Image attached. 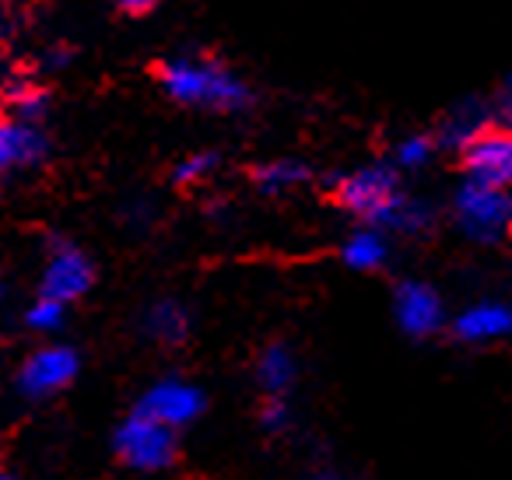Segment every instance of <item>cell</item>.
I'll use <instances>...</instances> for the list:
<instances>
[{
  "mask_svg": "<svg viewBox=\"0 0 512 480\" xmlns=\"http://www.w3.org/2000/svg\"><path fill=\"white\" fill-rule=\"evenodd\" d=\"M397 172V165H365V169L344 172L334 183L337 207L383 232L418 235L421 228L432 225V207L407 197Z\"/></svg>",
  "mask_w": 512,
  "mask_h": 480,
  "instance_id": "6da1fadb",
  "label": "cell"
},
{
  "mask_svg": "<svg viewBox=\"0 0 512 480\" xmlns=\"http://www.w3.org/2000/svg\"><path fill=\"white\" fill-rule=\"evenodd\" d=\"M158 81L183 106L221 109V113H235V109L249 106V88L228 67L214 64V60H169L158 71Z\"/></svg>",
  "mask_w": 512,
  "mask_h": 480,
  "instance_id": "7a4b0ae2",
  "label": "cell"
},
{
  "mask_svg": "<svg viewBox=\"0 0 512 480\" xmlns=\"http://www.w3.org/2000/svg\"><path fill=\"white\" fill-rule=\"evenodd\" d=\"M453 218L474 242H498L512 232V190L463 179L453 197Z\"/></svg>",
  "mask_w": 512,
  "mask_h": 480,
  "instance_id": "3957f363",
  "label": "cell"
},
{
  "mask_svg": "<svg viewBox=\"0 0 512 480\" xmlns=\"http://www.w3.org/2000/svg\"><path fill=\"white\" fill-rule=\"evenodd\" d=\"M116 456L134 470H165L176 459V428L137 410L116 428Z\"/></svg>",
  "mask_w": 512,
  "mask_h": 480,
  "instance_id": "277c9868",
  "label": "cell"
},
{
  "mask_svg": "<svg viewBox=\"0 0 512 480\" xmlns=\"http://www.w3.org/2000/svg\"><path fill=\"white\" fill-rule=\"evenodd\" d=\"M460 162L463 176L474 183L512 190V127H505V123L484 127L474 141L460 148Z\"/></svg>",
  "mask_w": 512,
  "mask_h": 480,
  "instance_id": "5b68a950",
  "label": "cell"
},
{
  "mask_svg": "<svg viewBox=\"0 0 512 480\" xmlns=\"http://www.w3.org/2000/svg\"><path fill=\"white\" fill-rule=\"evenodd\" d=\"M393 316L407 337H432L446 323L442 295L425 281H400L393 288Z\"/></svg>",
  "mask_w": 512,
  "mask_h": 480,
  "instance_id": "8992f818",
  "label": "cell"
},
{
  "mask_svg": "<svg viewBox=\"0 0 512 480\" xmlns=\"http://www.w3.org/2000/svg\"><path fill=\"white\" fill-rule=\"evenodd\" d=\"M78 375V354L71 347H43L18 372V389L32 400H43L67 389Z\"/></svg>",
  "mask_w": 512,
  "mask_h": 480,
  "instance_id": "52a82bcc",
  "label": "cell"
},
{
  "mask_svg": "<svg viewBox=\"0 0 512 480\" xmlns=\"http://www.w3.org/2000/svg\"><path fill=\"white\" fill-rule=\"evenodd\" d=\"M137 410L155 417V421L169 424V428H183V424L200 417V410H204V393L186 379H162L158 386H151L148 393L141 396Z\"/></svg>",
  "mask_w": 512,
  "mask_h": 480,
  "instance_id": "ba28073f",
  "label": "cell"
},
{
  "mask_svg": "<svg viewBox=\"0 0 512 480\" xmlns=\"http://www.w3.org/2000/svg\"><path fill=\"white\" fill-rule=\"evenodd\" d=\"M95 281V267L81 249L67 246H53V256L46 263V274H43V295L57 298V302H74L81 298Z\"/></svg>",
  "mask_w": 512,
  "mask_h": 480,
  "instance_id": "9c48e42d",
  "label": "cell"
},
{
  "mask_svg": "<svg viewBox=\"0 0 512 480\" xmlns=\"http://www.w3.org/2000/svg\"><path fill=\"white\" fill-rule=\"evenodd\" d=\"M453 337L463 344H495L512 337V305L505 302H474L453 319Z\"/></svg>",
  "mask_w": 512,
  "mask_h": 480,
  "instance_id": "30bf717a",
  "label": "cell"
},
{
  "mask_svg": "<svg viewBox=\"0 0 512 480\" xmlns=\"http://www.w3.org/2000/svg\"><path fill=\"white\" fill-rule=\"evenodd\" d=\"M299 379V361L288 344H271L256 358V382L267 396H288Z\"/></svg>",
  "mask_w": 512,
  "mask_h": 480,
  "instance_id": "8fae6325",
  "label": "cell"
},
{
  "mask_svg": "<svg viewBox=\"0 0 512 480\" xmlns=\"http://www.w3.org/2000/svg\"><path fill=\"white\" fill-rule=\"evenodd\" d=\"M341 260L348 263L358 274H372L379 270L386 260H390V242H386V232L376 225H362L358 232H351L341 246Z\"/></svg>",
  "mask_w": 512,
  "mask_h": 480,
  "instance_id": "7c38bea8",
  "label": "cell"
},
{
  "mask_svg": "<svg viewBox=\"0 0 512 480\" xmlns=\"http://www.w3.org/2000/svg\"><path fill=\"white\" fill-rule=\"evenodd\" d=\"M43 155H46V141L36 127H29L25 120L22 123L0 120V169L39 162Z\"/></svg>",
  "mask_w": 512,
  "mask_h": 480,
  "instance_id": "4fadbf2b",
  "label": "cell"
},
{
  "mask_svg": "<svg viewBox=\"0 0 512 480\" xmlns=\"http://www.w3.org/2000/svg\"><path fill=\"white\" fill-rule=\"evenodd\" d=\"M495 123V109L481 106V102H460L456 109H449V116L442 120L439 130V144H453V148H463L467 141H474L484 127Z\"/></svg>",
  "mask_w": 512,
  "mask_h": 480,
  "instance_id": "5bb4252c",
  "label": "cell"
},
{
  "mask_svg": "<svg viewBox=\"0 0 512 480\" xmlns=\"http://www.w3.org/2000/svg\"><path fill=\"white\" fill-rule=\"evenodd\" d=\"M144 330L162 344H183L190 333V312L179 302H155L144 316Z\"/></svg>",
  "mask_w": 512,
  "mask_h": 480,
  "instance_id": "9a60e30c",
  "label": "cell"
},
{
  "mask_svg": "<svg viewBox=\"0 0 512 480\" xmlns=\"http://www.w3.org/2000/svg\"><path fill=\"white\" fill-rule=\"evenodd\" d=\"M309 179V169L295 158H274L253 169V183L260 193H288Z\"/></svg>",
  "mask_w": 512,
  "mask_h": 480,
  "instance_id": "2e32d148",
  "label": "cell"
},
{
  "mask_svg": "<svg viewBox=\"0 0 512 480\" xmlns=\"http://www.w3.org/2000/svg\"><path fill=\"white\" fill-rule=\"evenodd\" d=\"M435 148H439V137L407 134V137H400L397 148H393V165H397L400 172H418L435 158Z\"/></svg>",
  "mask_w": 512,
  "mask_h": 480,
  "instance_id": "e0dca14e",
  "label": "cell"
},
{
  "mask_svg": "<svg viewBox=\"0 0 512 480\" xmlns=\"http://www.w3.org/2000/svg\"><path fill=\"white\" fill-rule=\"evenodd\" d=\"M218 169V155L214 151H197V155H186L183 162L176 165V183L179 186H197V183H204L211 172Z\"/></svg>",
  "mask_w": 512,
  "mask_h": 480,
  "instance_id": "ac0fdd59",
  "label": "cell"
},
{
  "mask_svg": "<svg viewBox=\"0 0 512 480\" xmlns=\"http://www.w3.org/2000/svg\"><path fill=\"white\" fill-rule=\"evenodd\" d=\"M8 99H11L15 113L22 116L25 123L36 120V116H43V109H46V92H43V88H36V85H11Z\"/></svg>",
  "mask_w": 512,
  "mask_h": 480,
  "instance_id": "d6986e66",
  "label": "cell"
},
{
  "mask_svg": "<svg viewBox=\"0 0 512 480\" xmlns=\"http://www.w3.org/2000/svg\"><path fill=\"white\" fill-rule=\"evenodd\" d=\"M25 323H29L32 330H46V333L57 330V326L64 323V302H57V298H50V295H39V302L25 312Z\"/></svg>",
  "mask_w": 512,
  "mask_h": 480,
  "instance_id": "ffe728a7",
  "label": "cell"
},
{
  "mask_svg": "<svg viewBox=\"0 0 512 480\" xmlns=\"http://www.w3.org/2000/svg\"><path fill=\"white\" fill-rule=\"evenodd\" d=\"M260 424H264L271 435L285 431L292 424V407H288V396H267L264 407H260Z\"/></svg>",
  "mask_w": 512,
  "mask_h": 480,
  "instance_id": "44dd1931",
  "label": "cell"
},
{
  "mask_svg": "<svg viewBox=\"0 0 512 480\" xmlns=\"http://www.w3.org/2000/svg\"><path fill=\"white\" fill-rule=\"evenodd\" d=\"M491 109H495V123H505V127H512V71L505 74L502 85H498Z\"/></svg>",
  "mask_w": 512,
  "mask_h": 480,
  "instance_id": "7402d4cb",
  "label": "cell"
},
{
  "mask_svg": "<svg viewBox=\"0 0 512 480\" xmlns=\"http://www.w3.org/2000/svg\"><path fill=\"white\" fill-rule=\"evenodd\" d=\"M123 11H130V15H144V11H151L158 4V0H116Z\"/></svg>",
  "mask_w": 512,
  "mask_h": 480,
  "instance_id": "603a6c76",
  "label": "cell"
},
{
  "mask_svg": "<svg viewBox=\"0 0 512 480\" xmlns=\"http://www.w3.org/2000/svg\"><path fill=\"white\" fill-rule=\"evenodd\" d=\"M313 480H351V477H344V473L334 470V466H320V470L313 473Z\"/></svg>",
  "mask_w": 512,
  "mask_h": 480,
  "instance_id": "cb8c5ba5",
  "label": "cell"
},
{
  "mask_svg": "<svg viewBox=\"0 0 512 480\" xmlns=\"http://www.w3.org/2000/svg\"><path fill=\"white\" fill-rule=\"evenodd\" d=\"M0 480H15V477H8V473H0Z\"/></svg>",
  "mask_w": 512,
  "mask_h": 480,
  "instance_id": "d4e9b609",
  "label": "cell"
},
{
  "mask_svg": "<svg viewBox=\"0 0 512 480\" xmlns=\"http://www.w3.org/2000/svg\"><path fill=\"white\" fill-rule=\"evenodd\" d=\"M0 302H4V288H0Z\"/></svg>",
  "mask_w": 512,
  "mask_h": 480,
  "instance_id": "484cf974",
  "label": "cell"
}]
</instances>
